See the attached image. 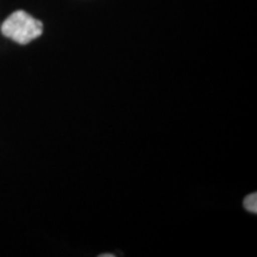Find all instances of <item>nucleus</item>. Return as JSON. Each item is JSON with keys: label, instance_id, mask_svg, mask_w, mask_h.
<instances>
[{"label": "nucleus", "instance_id": "obj_1", "mask_svg": "<svg viewBox=\"0 0 257 257\" xmlns=\"http://www.w3.org/2000/svg\"><path fill=\"white\" fill-rule=\"evenodd\" d=\"M2 32L4 36L19 44H28L41 36L43 25L27 12L16 11L4 22Z\"/></svg>", "mask_w": 257, "mask_h": 257}, {"label": "nucleus", "instance_id": "obj_2", "mask_svg": "<svg viewBox=\"0 0 257 257\" xmlns=\"http://www.w3.org/2000/svg\"><path fill=\"white\" fill-rule=\"evenodd\" d=\"M244 207L245 210L249 212H252V213H256L257 212V194L256 193H252V194H249L248 197L244 200Z\"/></svg>", "mask_w": 257, "mask_h": 257}]
</instances>
